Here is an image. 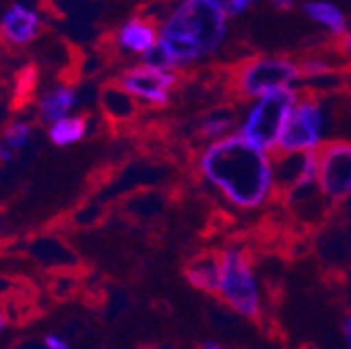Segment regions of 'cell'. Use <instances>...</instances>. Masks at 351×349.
I'll use <instances>...</instances> for the list:
<instances>
[{"label":"cell","instance_id":"obj_1","mask_svg":"<svg viewBox=\"0 0 351 349\" xmlns=\"http://www.w3.org/2000/svg\"><path fill=\"white\" fill-rule=\"evenodd\" d=\"M207 182L241 209H255L272 191L270 159L243 136H224L211 143L197 163Z\"/></svg>","mask_w":351,"mask_h":349},{"label":"cell","instance_id":"obj_2","mask_svg":"<svg viewBox=\"0 0 351 349\" xmlns=\"http://www.w3.org/2000/svg\"><path fill=\"white\" fill-rule=\"evenodd\" d=\"M226 36V15L215 0H186L173 7L161 25L159 45L176 67L197 61L219 49Z\"/></svg>","mask_w":351,"mask_h":349},{"label":"cell","instance_id":"obj_3","mask_svg":"<svg viewBox=\"0 0 351 349\" xmlns=\"http://www.w3.org/2000/svg\"><path fill=\"white\" fill-rule=\"evenodd\" d=\"M295 77L299 71L289 55H259L232 67V103L245 107L253 97L289 88Z\"/></svg>","mask_w":351,"mask_h":349},{"label":"cell","instance_id":"obj_4","mask_svg":"<svg viewBox=\"0 0 351 349\" xmlns=\"http://www.w3.org/2000/svg\"><path fill=\"white\" fill-rule=\"evenodd\" d=\"M295 103H297V95L291 88L263 95L247 113L243 125V139L261 151L276 149L282 128L295 109Z\"/></svg>","mask_w":351,"mask_h":349},{"label":"cell","instance_id":"obj_5","mask_svg":"<svg viewBox=\"0 0 351 349\" xmlns=\"http://www.w3.org/2000/svg\"><path fill=\"white\" fill-rule=\"evenodd\" d=\"M219 303H224L228 310L249 318L253 324L261 316V301L257 293V285L253 278V270L237 251H226L222 280H219Z\"/></svg>","mask_w":351,"mask_h":349},{"label":"cell","instance_id":"obj_6","mask_svg":"<svg viewBox=\"0 0 351 349\" xmlns=\"http://www.w3.org/2000/svg\"><path fill=\"white\" fill-rule=\"evenodd\" d=\"M318 184L326 199L339 203L351 195V141H324L314 149Z\"/></svg>","mask_w":351,"mask_h":349},{"label":"cell","instance_id":"obj_7","mask_svg":"<svg viewBox=\"0 0 351 349\" xmlns=\"http://www.w3.org/2000/svg\"><path fill=\"white\" fill-rule=\"evenodd\" d=\"M270 169H272V191L270 197L282 201L289 191L299 186L305 180L318 178L314 149L312 151H268Z\"/></svg>","mask_w":351,"mask_h":349},{"label":"cell","instance_id":"obj_8","mask_svg":"<svg viewBox=\"0 0 351 349\" xmlns=\"http://www.w3.org/2000/svg\"><path fill=\"white\" fill-rule=\"evenodd\" d=\"M117 84L136 101L163 107L169 103L171 91L178 86V75L176 71H157L147 65H134L121 71Z\"/></svg>","mask_w":351,"mask_h":349},{"label":"cell","instance_id":"obj_9","mask_svg":"<svg viewBox=\"0 0 351 349\" xmlns=\"http://www.w3.org/2000/svg\"><path fill=\"white\" fill-rule=\"evenodd\" d=\"M324 128V115L318 103L299 101V105L289 115L282 134L278 139V149L282 151H312L320 145V132Z\"/></svg>","mask_w":351,"mask_h":349},{"label":"cell","instance_id":"obj_10","mask_svg":"<svg viewBox=\"0 0 351 349\" xmlns=\"http://www.w3.org/2000/svg\"><path fill=\"white\" fill-rule=\"evenodd\" d=\"M224 257H226V251L222 247H201L191 257H186L182 274L195 289L211 297H217L219 280H222Z\"/></svg>","mask_w":351,"mask_h":349},{"label":"cell","instance_id":"obj_11","mask_svg":"<svg viewBox=\"0 0 351 349\" xmlns=\"http://www.w3.org/2000/svg\"><path fill=\"white\" fill-rule=\"evenodd\" d=\"M42 32V17L36 9L23 5V3H15L11 5L3 19H0V34L9 42V45L15 47H23L34 42Z\"/></svg>","mask_w":351,"mask_h":349},{"label":"cell","instance_id":"obj_12","mask_svg":"<svg viewBox=\"0 0 351 349\" xmlns=\"http://www.w3.org/2000/svg\"><path fill=\"white\" fill-rule=\"evenodd\" d=\"M241 121V105L237 103H222L207 111H201L193 136L197 143H215L219 136H224L228 130H232Z\"/></svg>","mask_w":351,"mask_h":349},{"label":"cell","instance_id":"obj_13","mask_svg":"<svg viewBox=\"0 0 351 349\" xmlns=\"http://www.w3.org/2000/svg\"><path fill=\"white\" fill-rule=\"evenodd\" d=\"M117 45L130 53H147L157 45V25L143 17H132L117 29Z\"/></svg>","mask_w":351,"mask_h":349},{"label":"cell","instance_id":"obj_14","mask_svg":"<svg viewBox=\"0 0 351 349\" xmlns=\"http://www.w3.org/2000/svg\"><path fill=\"white\" fill-rule=\"evenodd\" d=\"M77 105V93L71 86H55L53 91H49L38 103V117L40 121L49 123V128L71 113V109Z\"/></svg>","mask_w":351,"mask_h":349},{"label":"cell","instance_id":"obj_15","mask_svg":"<svg viewBox=\"0 0 351 349\" xmlns=\"http://www.w3.org/2000/svg\"><path fill=\"white\" fill-rule=\"evenodd\" d=\"M101 105L105 115L115 121V123H125L132 121L138 115V103L136 99L128 95L119 84H107L103 88Z\"/></svg>","mask_w":351,"mask_h":349},{"label":"cell","instance_id":"obj_16","mask_svg":"<svg viewBox=\"0 0 351 349\" xmlns=\"http://www.w3.org/2000/svg\"><path fill=\"white\" fill-rule=\"evenodd\" d=\"M88 132V119L84 115H69L49 128V139L57 147H69L80 143Z\"/></svg>","mask_w":351,"mask_h":349},{"label":"cell","instance_id":"obj_17","mask_svg":"<svg viewBox=\"0 0 351 349\" xmlns=\"http://www.w3.org/2000/svg\"><path fill=\"white\" fill-rule=\"evenodd\" d=\"M301 9H303V13L310 19H314L316 23L324 25L330 34L347 32L345 15L337 7H332L328 3H305V5H301Z\"/></svg>","mask_w":351,"mask_h":349},{"label":"cell","instance_id":"obj_18","mask_svg":"<svg viewBox=\"0 0 351 349\" xmlns=\"http://www.w3.org/2000/svg\"><path fill=\"white\" fill-rule=\"evenodd\" d=\"M29 141H32V125L25 121H13L5 128V132H3V143L11 151H19L23 147H27Z\"/></svg>","mask_w":351,"mask_h":349},{"label":"cell","instance_id":"obj_19","mask_svg":"<svg viewBox=\"0 0 351 349\" xmlns=\"http://www.w3.org/2000/svg\"><path fill=\"white\" fill-rule=\"evenodd\" d=\"M143 65H147L151 69H157V71H171V69H176L173 59L169 57V53L159 45V42L153 49H149L143 55Z\"/></svg>","mask_w":351,"mask_h":349},{"label":"cell","instance_id":"obj_20","mask_svg":"<svg viewBox=\"0 0 351 349\" xmlns=\"http://www.w3.org/2000/svg\"><path fill=\"white\" fill-rule=\"evenodd\" d=\"M219 7H222V11H224V15H241V13H245L249 7H251V3H247V0H239V3H219Z\"/></svg>","mask_w":351,"mask_h":349},{"label":"cell","instance_id":"obj_21","mask_svg":"<svg viewBox=\"0 0 351 349\" xmlns=\"http://www.w3.org/2000/svg\"><path fill=\"white\" fill-rule=\"evenodd\" d=\"M42 349H69V347H67V341H63L61 337L49 335V337H44V341H42Z\"/></svg>","mask_w":351,"mask_h":349},{"label":"cell","instance_id":"obj_22","mask_svg":"<svg viewBox=\"0 0 351 349\" xmlns=\"http://www.w3.org/2000/svg\"><path fill=\"white\" fill-rule=\"evenodd\" d=\"M13 155H15V151H11L3 141H0V163H11Z\"/></svg>","mask_w":351,"mask_h":349},{"label":"cell","instance_id":"obj_23","mask_svg":"<svg viewBox=\"0 0 351 349\" xmlns=\"http://www.w3.org/2000/svg\"><path fill=\"white\" fill-rule=\"evenodd\" d=\"M343 337H345V341H347V345L351 349V314H347V318L343 322Z\"/></svg>","mask_w":351,"mask_h":349},{"label":"cell","instance_id":"obj_24","mask_svg":"<svg viewBox=\"0 0 351 349\" xmlns=\"http://www.w3.org/2000/svg\"><path fill=\"white\" fill-rule=\"evenodd\" d=\"M197 349H226V347H224V345H219V343H215V341H205V343L197 345Z\"/></svg>","mask_w":351,"mask_h":349},{"label":"cell","instance_id":"obj_25","mask_svg":"<svg viewBox=\"0 0 351 349\" xmlns=\"http://www.w3.org/2000/svg\"><path fill=\"white\" fill-rule=\"evenodd\" d=\"M270 7H274V9H280V11H289V9H293L295 5H293V3H272Z\"/></svg>","mask_w":351,"mask_h":349},{"label":"cell","instance_id":"obj_26","mask_svg":"<svg viewBox=\"0 0 351 349\" xmlns=\"http://www.w3.org/2000/svg\"><path fill=\"white\" fill-rule=\"evenodd\" d=\"M5 324H7V316H5V312H3V310H0V330L5 328Z\"/></svg>","mask_w":351,"mask_h":349},{"label":"cell","instance_id":"obj_27","mask_svg":"<svg viewBox=\"0 0 351 349\" xmlns=\"http://www.w3.org/2000/svg\"><path fill=\"white\" fill-rule=\"evenodd\" d=\"M147 349H171L169 345H155V347H147Z\"/></svg>","mask_w":351,"mask_h":349}]
</instances>
